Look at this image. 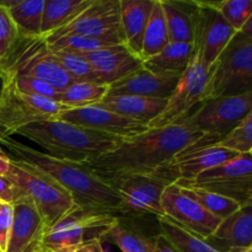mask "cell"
Returning <instances> with one entry per match:
<instances>
[{
	"instance_id": "d590c367",
	"label": "cell",
	"mask_w": 252,
	"mask_h": 252,
	"mask_svg": "<svg viewBox=\"0 0 252 252\" xmlns=\"http://www.w3.org/2000/svg\"><path fill=\"white\" fill-rule=\"evenodd\" d=\"M1 85H10L26 95L39 96V97L49 98V100L57 101V102H59V97H61V93L58 90L52 88L44 81L31 78V76L15 75L10 76V78H4L1 79Z\"/></svg>"
},
{
	"instance_id": "d6986e66",
	"label": "cell",
	"mask_w": 252,
	"mask_h": 252,
	"mask_svg": "<svg viewBox=\"0 0 252 252\" xmlns=\"http://www.w3.org/2000/svg\"><path fill=\"white\" fill-rule=\"evenodd\" d=\"M76 54L88 61L98 83L105 85H111L143 66L142 59L122 43Z\"/></svg>"
},
{
	"instance_id": "3957f363",
	"label": "cell",
	"mask_w": 252,
	"mask_h": 252,
	"mask_svg": "<svg viewBox=\"0 0 252 252\" xmlns=\"http://www.w3.org/2000/svg\"><path fill=\"white\" fill-rule=\"evenodd\" d=\"M59 160L86 164L115 149L123 139L52 118L30 123L16 132Z\"/></svg>"
},
{
	"instance_id": "2e32d148",
	"label": "cell",
	"mask_w": 252,
	"mask_h": 252,
	"mask_svg": "<svg viewBox=\"0 0 252 252\" xmlns=\"http://www.w3.org/2000/svg\"><path fill=\"white\" fill-rule=\"evenodd\" d=\"M58 120L96 130V132L106 133L113 137L127 139L134 135L143 133L148 129V125L137 122L130 118L117 115L107 108L100 107L97 105L84 106L76 108H64L61 111Z\"/></svg>"
},
{
	"instance_id": "f1b7e54d",
	"label": "cell",
	"mask_w": 252,
	"mask_h": 252,
	"mask_svg": "<svg viewBox=\"0 0 252 252\" xmlns=\"http://www.w3.org/2000/svg\"><path fill=\"white\" fill-rule=\"evenodd\" d=\"M108 85L93 81H74L61 93L59 103L65 108L96 105L107 96Z\"/></svg>"
},
{
	"instance_id": "ffe728a7",
	"label": "cell",
	"mask_w": 252,
	"mask_h": 252,
	"mask_svg": "<svg viewBox=\"0 0 252 252\" xmlns=\"http://www.w3.org/2000/svg\"><path fill=\"white\" fill-rule=\"evenodd\" d=\"M204 240L219 252H245L252 248V203L223 219Z\"/></svg>"
},
{
	"instance_id": "836d02e7",
	"label": "cell",
	"mask_w": 252,
	"mask_h": 252,
	"mask_svg": "<svg viewBox=\"0 0 252 252\" xmlns=\"http://www.w3.org/2000/svg\"><path fill=\"white\" fill-rule=\"evenodd\" d=\"M52 56L74 81L98 83L90 64L79 54L70 53V52H52Z\"/></svg>"
},
{
	"instance_id": "6da1fadb",
	"label": "cell",
	"mask_w": 252,
	"mask_h": 252,
	"mask_svg": "<svg viewBox=\"0 0 252 252\" xmlns=\"http://www.w3.org/2000/svg\"><path fill=\"white\" fill-rule=\"evenodd\" d=\"M201 140L208 145L217 143L180 120L164 127L148 128L134 137L123 139L115 149L84 165L110 184L126 175L154 174L161 165Z\"/></svg>"
},
{
	"instance_id": "484cf974",
	"label": "cell",
	"mask_w": 252,
	"mask_h": 252,
	"mask_svg": "<svg viewBox=\"0 0 252 252\" xmlns=\"http://www.w3.org/2000/svg\"><path fill=\"white\" fill-rule=\"evenodd\" d=\"M93 0H46L42 15L41 37H47L70 24Z\"/></svg>"
},
{
	"instance_id": "e575fe53",
	"label": "cell",
	"mask_w": 252,
	"mask_h": 252,
	"mask_svg": "<svg viewBox=\"0 0 252 252\" xmlns=\"http://www.w3.org/2000/svg\"><path fill=\"white\" fill-rule=\"evenodd\" d=\"M214 147L224 148L238 154H251L252 152V113L243 122L229 132L223 139L213 144Z\"/></svg>"
},
{
	"instance_id": "e0dca14e",
	"label": "cell",
	"mask_w": 252,
	"mask_h": 252,
	"mask_svg": "<svg viewBox=\"0 0 252 252\" xmlns=\"http://www.w3.org/2000/svg\"><path fill=\"white\" fill-rule=\"evenodd\" d=\"M238 155L240 154L214 145L199 148V149L185 150L181 154L176 155L174 159L161 165L153 175H157L158 177L165 180L169 184L189 181L193 180L206 170L233 160Z\"/></svg>"
},
{
	"instance_id": "277c9868",
	"label": "cell",
	"mask_w": 252,
	"mask_h": 252,
	"mask_svg": "<svg viewBox=\"0 0 252 252\" xmlns=\"http://www.w3.org/2000/svg\"><path fill=\"white\" fill-rule=\"evenodd\" d=\"M15 75L39 79L62 93L74 83L54 61L43 37L19 36L9 53L0 59V80Z\"/></svg>"
},
{
	"instance_id": "603a6c76",
	"label": "cell",
	"mask_w": 252,
	"mask_h": 252,
	"mask_svg": "<svg viewBox=\"0 0 252 252\" xmlns=\"http://www.w3.org/2000/svg\"><path fill=\"white\" fill-rule=\"evenodd\" d=\"M96 105L107 108L123 117L148 125L161 113L166 105V100L130 95L106 96Z\"/></svg>"
},
{
	"instance_id": "bcb514c9",
	"label": "cell",
	"mask_w": 252,
	"mask_h": 252,
	"mask_svg": "<svg viewBox=\"0 0 252 252\" xmlns=\"http://www.w3.org/2000/svg\"><path fill=\"white\" fill-rule=\"evenodd\" d=\"M245 252H252V248H250V249H248V250H246Z\"/></svg>"
},
{
	"instance_id": "1f68e13d",
	"label": "cell",
	"mask_w": 252,
	"mask_h": 252,
	"mask_svg": "<svg viewBox=\"0 0 252 252\" xmlns=\"http://www.w3.org/2000/svg\"><path fill=\"white\" fill-rule=\"evenodd\" d=\"M180 189L186 196L191 197L197 203L201 204L208 213L217 217L220 220L228 218L241 207L238 202L220 196V194L213 193V192L199 189H187V187H180Z\"/></svg>"
},
{
	"instance_id": "7a4b0ae2",
	"label": "cell",
	"mask_w": 252,
	"mask_h": 252,
	"mask_svg": "<svg viewBox=\"0 0 252 252\" xmlns=\"http://www.w3.org/2000/svg\"><path fill=\"white\" fill-rule=\"evenodd\" d=\"M2 152L17 161L26 162L44 172L70 193L78 207L85 209L125 211L120 194L110 184L94 174L84 164L59 160L12 138L0 140Z\"/></svg>"
},
{
	"instance_id": "4fadbf2b",
	"label": "cell",
	"mask_w": 252,
	"mask_h": 252,
	"mask_svg": "<svg viewBox=\"0 0 252 252\" xmlns=\"http://www.w3.org/2000/svg\"><path fill=\"white\" fill-rule=\"evenodd\" d=\"M196 5L193 48L209 69L238 32L229 26L209 1H196Z\"/></svg>"
},
{
	"instance_id": "9c48e42d",
	"label": "cell",
	"mask_w": 252,
	"mask_h": 252,
	"mask_svg": "<svg viewBox=\"0 0 252 252\" xmlns=\"http://www.w3.org/2000/svg\"><path fill=\"white\" fill-rule=\"evenodd\" d=\"M177 186L213 192L238 202L252 203V155L240 154L233 160L206 170L193 180L176 182Z\"/></svg>"
},
{
	"instance_id": "c3c4849f",
	"label": "cell",
	"mask_w": 252,
	"mask_h": 252,
	"mask_svg": "<svg viewBox=\"0 0 252 252\" xmlns=\"http://www.w3.org/2000/svg\"><path fill=\"white\" fill-rule=\"evenodd\" d=\"M0 93H1V80H0Z\"/></svg>"
},
{
	"instance_id": "7c38bea8",
	"label": "cell",
	"mask_w": 252,
	"mask_h": 252,
	"mask_svg": "<svg viewBox=\"0 0 252 252\" xmlns=\"http://www.w3.org/2000/svg\"><path fill=\"white\" fill-rule=\"evenodd\" d=\"M68 33L97 38L112 44H123L120 0H93L70 24L44 37V39H53Z\"/></svg>"
},
{
	"instance_id": "f546056e",
	"label": "cell",
	"mask_w": 252,
	"mask_h": 252,
	"mask_svg": "<svg viewBox=\"0 0 252 252\" xmlns=\"http://www.w3.org/2000/svg\"><path fill=\"white\" fill-rule=\"evenodd\" d=\"M160 234L169 240L177 252H219L196 234L181 228L166 217H158Z\"/></svg>"
},
{
	"instance_id": "8d00e7d4",
	"label": "cell",
	"mask_w": 252,
	"mask_h": 252,
	"mask_svg": "<svg viewBox=\"0 0 252 252\" xmlns=\"http://www.w3.org/2000/svg\"><path fill=\"white\" fill-rule=\"evenodd\" d=\"M17 37H19V32H17L16 26L10 17L6 7L0 2V59H2L9 53Z\"/></svg>"
},
{
	"instance_id": "ac0fdd59",
	"label": "cell",
	"mask_w": 252,
	"mask_h": 252,
	"mask_svg": "<svg viewBox=\"0 0 252 252\" xmlns=\"http://www.w3.org/2000/svg\"><path fill=\"white\" fill-rule=\"evenodd\" d=\"M14 217L5 252H33L41 246L46 224L32 201L21 196L12 203Z\"/></svg>"
},
{
	"instance_id": "83f0119b",
	"label": "cell",
	"mask_w": 252,
	"mask_h": 252,
	"mask_svg": "<svg viewBox=\"0 0 252 252\" xmlns=\"http://www.w3.org/2000/svg\"><path fill=\"white\" fill-rule=\"evenodd\" d=\"M170 43L169 33H167L166 19H165L164 10H162L161 1L154 0L152 12H150L149 21L145 29L144 38H143L142 53L140 59L150 58L157 56Z\"/></svg>"
},
{
	"instance_id": "b9f144b4",
	"label": "cell",
	"mask_w": 252,
	"mask_h": 252,
	"mask_svg": "<svg viewBox=\"0 0 252 252\" xmlns=\"http://www.w3.org/2000/svg\"><path fill=\"white\" fill-rule=\"evenodd\" d=\"M10 165H11V159L7 155L0 154V175L1 176H5L7 174Z\"/></svg>"
},
{
	"instance_id": "f6af8a7d",
	"label": "cell",
	"mask_w": 252,
	"mask_h": 252,
	"mask_svg": "<svg viewBox=\"0 0 252 252\" xmlns=\"http://www.w3.org/2000/svg\"><path fill=\"white\" fill-rule=\"evenodd\" d=\"M0 154H2V155H6V154H5L4 152H2V149H1V148H0Z\"/></svg>"
},
{
	"instance_id": "9a60e30c",
	"label": "cell",
	"mask_w": 252,
	"mask_h": 252,
	"mask_svg": "<svg viewBox=\"0 0 252 252\" xmlns=\"http://www.w3.org/2000/svg\"><path fill=\"white\" fill-rule=\"evenodd\" d=\"M161 208L166 218L202 239L208 238L221 221L194 199L186 196L176 184L165 189L161 196Z\"/></svg>"
},
{
	"instance_id": "8fae6325",
	"label": "cell",
	"mask_w": 252,
	"mask_h": 252,
	"mask_svg": "<svg viewBox=\"0 0 252 252\" xmlns=\"http://www.w3.org/2000/svg\"><path fill=\"white\" fill-rule=\"evenodd\" d=\"M209 69L202 63L198 53L194 51L186 70L179 79L174 93L166 101L165 108L152 122L148 128H159L177 122L191 113L194 107L203 102Z\"/></svg>"
},
{
	"instance_id": "ee69618b",
	"label": "cell",
	"mask_w": 252,
	"mask_h": 252,
	"mask_svg": "<svg viewBox=\"0 0 252 252\" xmlns=\"http://www.w3.org/2000/svg\"><path fill=\"white\" fill-rule=\"evenodd\" d=\"M73 252H84V251H83V249H81V246H80V248L76 249V250H75V251H73Z\"/></svg>"
},
{
	"instance_id": "7402d4cb",
	"label": "cell",
	"mask_w": 252,
	"mask_h": 252,
	"mask_svg": "<svg viewBox=\"0 0 252 252\" xmlns=\"http://www.w3.org/2000/svg\"><path fill=\"white\" fill-rule=\"evenodd\" d=\"M153 5L154 0H120V21L123 44L139 58Z\"/></svg>"
},
{
	"instance_id": "4dcf8cb0",
	"label": "cell",
	"mask_w": 252,
	"mask_h": 252,
	"mask_svg": "<svg viewBox=\"0 0 252 252\" xmlns=\"http://www.w3.org/2000/svg\"><path fill=\"white\" fill-rule=\"evenodd\" d=\"M103 240L117 245L122 252H155V238L150 239L140 231L127 228L120 219L103 235Z\"/></svg>"
},
{
	"instance_id": "52a82bcc",
	"label": "cell",
	"mask_w": 252,
	"mask_h": 252,
	"mask_svg": "<svg viewBox=\"0 0 252 252\" xmlns=\"http://www.w3.org/2000/svg\"><path fill=\"white\" fill-rule=\"evenodd\" d=\"M111 212L76 207L47 229L41 246L47 252H73L91 239H101L117 221Z\"/></svg>"
},
{
	"instance_id": "d4e9b609",
	"label": "cell",
	"mask_w": 252,
	"mask_h": 252,
	"mask_svg": "<svg viewBox=\"0 0 252 252\" xmlns=\"http://www.w3.org/2000/svg\"><path fill=\"white\" fill-rule=\"evenodd\" d=\"M193 54V44L170 42L157 56L143 61V68L159 75L181 76Z\"/></svg>"
},
{
	"instance_id": "d6a6232c",
	"label": "cell",
	"mask_w": 252,
	"mask_h": 252,
	"mask_svg": "<svg viewBox=\"0 0 252 252\" xmlns=\"http://www.w3.org/2000/svg\"><path fill=\"white\" fill-rule=\"evenodd\" d=\"M212 6L218 10L235 32H240L244 25L252 17L251 0H225V1H209Z\"/></svg>"
},
{
	"instance_id": "ab89813d",
	"label": "cell",
	"mask_w": 252,
	"mask_h": 252,
	"mask_svg": "<svg viewBox=\"0 0 252 252\" xmlns=\"http://www.w3.org/2000/svg\"><path fill=\"white\" fill-rule=\"evenodd\" d=\"M155 252H177V250L169 243V240L164 235L158 234L155 236Z\"/></svg>"
},
{
	"instance_id": "5b68a950",
	"label": "cell",
	"mask_w": 252,
	"mask_h": 252,
	"mask_svg": "<svg viewBox=\"0 0 252 252\" xmlns=\"http://www.w3.org/2000/svg\"><path fill=\"white\" fill-rule=\"evenodd\" d=\"M252 91V34L238 32L209 68L204 101Z\"/></svg>"
},
{
	"instance_id": "30bf717a",
	"label": "cell",
	"mask_w": 252,
	"mask_h": 252,
	"mask_svg": "<svg viewBox=\"0 0 252 252\" xmlns=\"http://www.w3.org/2000/svg\"><path fill=\"white\" fill-rule=\"evenodd\" d=\"M57 101L26 95L10 85H1L0 93V140L16 134L30 123L52 120L64 110Z\"/></svg>"
},
{
	"instance_id": "74e56055",
	"label": "cell",
	"mask_w": 252,
	"mask_h": 252,
	"mask_svg": "<svg viewBox=\"0 0 252 252\" xmlns=\"http://www.w3.org/2000/svg\"><path fill=\"white\" fill-rule=\"evenodd\" d=\"M12 217H14L12 204H2L0 209V250L2 252L6 250L7 240L12 226Z\"/></svg>"
},
{
	"instance_id": "681fc988",
	"label": "cell",
	"mask_w": 252,
	"mask_h": 252,
	"mask_svg": "<svg viewBox=\"0 0 252 252\" xmlns=\"http://www.w3.org/2000/svg\"><path fill=\"white\" fill-rule=\"evenodd\" d=\"M0 252H2V251H1V250H0Z\"/></svg>"
},
{
	"instance_id": "8992f818",
	"label": "cell",
	"mask_w": 252,
	"mask_h": 252,
	"mask_svg": "<svg viewBox=\"0 0 252 252\" xmlns=\"http://www.w3.org/2000/svg\"><path fill=\"white\" fill-rule=\"evenodd\" d=\"M5 176L16 186L22 196L31 199L36 206L46 224V230L78 207L66 189L48 175L26 162L11 159V165Z\"/></svg>"
},
{
	"instance_id": "5bb4252c",
	"label": "cell",
	"mask_w": 252,
	"mask_h": 252,
	"mask_svg": "<svg viewBox=\"0 0 252 252\" xmlns=\"http://www.w3.org/2000/svg\"><path fill=\"white\" fill-rule=\"evenodd\" d=\"M110 185L120 194L125 209L164 217L161 196L171 185L165 180L153 174H132L118 177Z\"/></svg>"
},
{
	"instance_id": "7dc6e473",
	"label": "cell",
	"mask_w": 252,
	"mask_h": 252,
	"mask_svg": "<svg viewBox=\"0 0 252 252\" xmlns=\"http://www.w3.org/2000/svg\"><path fill=\"white\" fill-rule=\"evenodd\" d=\"M2 204H5V203H2V202H0V209H1V207H2Z\"/></svg>"
},
{
	"instance_id": "44dd1931",
	"label": "cell",
	"mask_w": 252,
	"mask_h": 252,
	"mask_svg": "<svg viewBox=\"0 0 252 252\" xmlns=\"http://www.w3.org/2000/svg\"><path fill=\"white\" fill-rule=\"evenodd\" d=\"M180 78L150 73L142 66L134 73L108 85L107 96L130 95L167 101L174 93Z\"/></svg>"
},
{
	"instance_id": "60d3db41",
	"label": "cell",
	"mask_w": 252,
	"mask_h": 252,
	"mask_svg": "<svg viewBox=\"0 0 252 252\" xmlns=\"http://www.w3.org/2000/svg\"><path fill=\"white\" fill-rule=\"evenodd\" d=\"M84 252H106L103 248V241L101 239H91L81 245Z\"/></svg>"
},
{
	"instance_id": "4316f807",
	"label": "cell",
	"mask_w": 252,
	"mask_h": 252,
	"mask_svg": "<svg viewBox=\"0 0 252 252\" xmlns=\"http://www.w3.org/2000/svg\"><path fill=\"white\" fill-rule=\"evenodd\" d=\"M6 7L10 17L16 26L19 36L39 37L43 7L46 0H24V1H0Z\"/></svg>"
},
{
	"instance_id": "ba28073f",
	"label": "cell",
	"mask_w": 252,
	"mask_h": 252,
	"mask_svg": "<svg viewBox=\"0 0 252 252\" xmlns=\"http://www.w3.org/2000/svg\"><path fill=\"white\" fill-rule=\"evenodd\" d=\"M252 113V91L204 101L184 118L187 126L217 143Z\"/></svg>"
},
{
	"instance_id": "7bdbcfd3",
	"label": "cell",
	"mask_w": 252,
	"mask_h": 252,
	"mask_svg": "<svg viewBox=\"0 0 252 252\" xmlns=\"http://www.w3.org/2000/svg\"><path fill=\"white\" fill-rule=\"evenodd\" d=\"M33 252H47V251H44V250H43V249L38 248V249H36V250H34Z\"/></svg>"
},
{
	"instance_id": "cb8c5ba5",
	"label": "cell",
	"mask_w": 252,
	"mask_h": 252,
	"mask_svg": "<svg viewBox=\"0 0 252 252\" xmlns=\"http://www.w3.org/2000/svg\"><path fill=\"white\" fill-rule=\"evenodd\" d=\"M170 42L193 44L194 19H196V1H170L160 0Z\"/></svg>"
},
{
	"instance_id": "f35d334b",
	"label": "cell",
	"mask_w": 252,
	"mask_h": 252,
	"mask_svg": "<svg viewBox=\"0 0 252 252\" xmlns=\"http://www.w3.org/2000/svg\"><path fill=\"white\" fill-rule=\"evenodd\" d=\"M21 192L6 176L0 175V202L5 204H12L21 197Z\"/></svg>"
}]
</instances>
